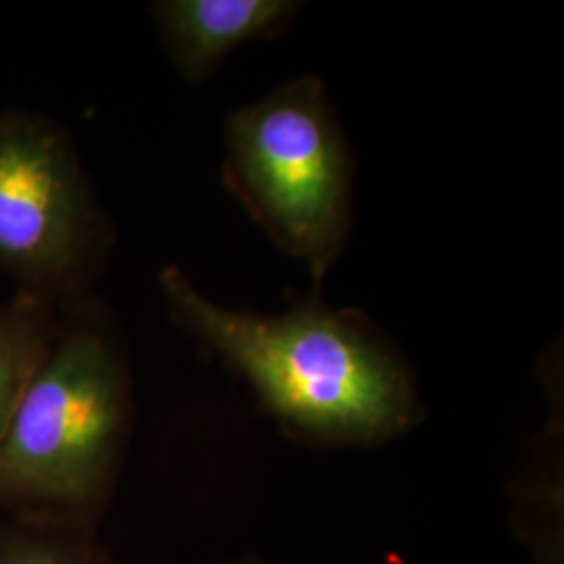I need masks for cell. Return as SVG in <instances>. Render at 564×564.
<instances>
[{"label": "cell", "mask_w": 564, "mask_h": 564, "mask_svg": "<svg viewBox=\"0 0 564 564\" xmlns=\"http://www.w3.org/2000/svg\"><path fill=\"white\" fill-rule=\"evenodd\" d=\"M95 209L69 144L48 121L0 116V268L44 302L82 274Z\"/></svg>", "instance_id": "obj_4"}, {"label": "cell", "mask_w": 564, "mask_h": 564, "mask_svg": "<svg viewBox=\"0 0 564 564\" xmlns=\"http://www.w3.org/2000/svg\"><path fill=\"white\" fill-rule=\"evenodd\" d=\"M235 564H262V563H235Z\"/></svg>", "instance_id": "obj_8"}, {"label": "cell", "mask_w": 564, "mask_h": 564, "mask_svg": "<svg viewBox=\"0 0 564 564\" xmlns=\"http://www.w3.org/2000/svg\"><path fill=\"white\" fill-rule=\"evenodd\" d=\"M295 7L284 0H165L155 4V18L182 74L202 80L226 53L270 34Z\"/></svg>", "instance_id": "obj_5"}, {"label": "cell", "mask_w": 564, "mask_h": 564, "mask_svg": "<svg viewBox=\"0 0 564 564\" xmlns=\"http://www.w3.org/2000/svg\"><path fill=\"white\" fill-rule=\"evenodd\" d=\"M55 335L48 302L23 293L0 305V452L21 393Z\"/></svg>", "instance_id": "obj_6"}, {"label": "cell", "mask_w": 564, "mask_h": 564, "mask_svg": "<svg viewBox=\"0 0 564 564\" xmlns=\"http://www.w3.org/2000/svg\"><path fill=\"white\" fill-rule=\"evenodd\" d=\"M0 564H111L88 523L23 519L0 527Z\"/></svg>", "instance_id": "obj_7"}, {"label": "cell", "mask_w": 564, "mask_h": 564, "mask_svg": "<svg viewBox=\"0 0 564 564\" xmlns=\"http://www.w3.org/2000/svg\"><path fill=\"white\" fill-rule=\"evenodd\" d=\"M126 423L128 381L113 347L93 328L55 335L0 452V506L90 523L116 481Z\"/></svg>", "instance_id": "obj_2"}, {"label": "cell", "mask_w": 564, "mask_h": 564, "mask_svg": "<svg viewBox=\"0 0 564 564\" xmlns=\"http://www.w3.org/2000/svg\"><path fill=\"white\" fill-rule=\"evenodd\" d=\"M160 284L174 321L245 377L289 431L323 444H379L414 421L405 366L356 314L321 305L274 318L232 312L174 265Z\"/></svg>", "instance_id": "obj_1"}, {"label": "cell", "mask_w": 564, "mask_h": 564, "mask_svg": "<svg viewBox=\"0 0 564 564\" xmlns=\"http://www.w3.org/2000/svg\"><path fill=\"white\" fill-rule=\"evenodd\" d=\"M226 141L232 191L274 241L324 276L349 224V160L323 82L300 78L239 109Z\"/></svg>", "instance_id": "obj_3"}]
</instances>
